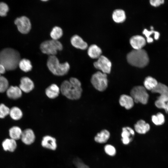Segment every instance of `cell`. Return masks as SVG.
<instances>
[{
  "instance_id": "obj_1",
  "label": "cell",
  "mask_w": 168,
  "mask_h": 168,
  "mask_svg": "<svg viewBox=\"0 0 168 168\" xmlns=\"http://www.w3.org/2000/svg\"><path fill=\"white\" fill-rule=\"evenodd\" d=\"M60 91L63 95L71 100L80 99L82 92L81 83L75 77H71L69 80H64L61 84Z\"/></svg>"
},
{
  "instance_id": "obj_2",
  "label": "cell",
  "mask_w": 168,
  "mask_h": 168,
  "mask_svg": "<svg viewBox=\"0 0 168 168\" xmlns=\"http://www.w3.org/2000/svg\"><path fill=\"white\" fill-rule=\"evenodd\" d=\"M21 60L19 52L11 48H6L0 52V63L6 69L12 70L18 66Z\"/></svg>"
},
{
  "instance_id": "obj_3",
  "label": "cell",
  "mask_w": 168,
  "mask_h": 168,
  "mask_svg": "<svg viewBox=\"0 0 168 168\" xmlns=\"http://www.w3.org/2000/svg\"><path fill=\"white\" fill-rule=\"evenodd\" d=\"M127 58L130 64L139 68L145 67L149 62L147 52L142 49L131 50L127 54Z\"/></svg>"
},
{
  "instance_id": "obj_4",
  "label": "cell",
  "mask_w": 168,
  "mask_h": 168,
  "mask_svg": "<svg viewBox=\"0 0 168 168\" xmlns=\"http://www.w3.org/2000/svg\"><path fill=\"white\" fill-rule=\"evenodd\" d=\"M47 67L54 75L63 76L67 74L69 71L70 66L67 62L60 63L55 55L49 56L47 62Z\"/></svg>"
},
{
  "instance_id": "obj_5",
  "label": "cell",
  "mask_w": 168,
  "mask_h": 168,
  "mask_svg": "<svg viewBox=\"0 0 168 168\" xmlns=\"http://www.w3.org/2000/svg\"><path fill=\"white\" fill-rule=\"evenodd\" d=\"M151 91L152 93H158L160 95L155 102L156 106L165 110L166 103L168 101V87L164 84L158 83Z\"/></svg>"
},
{
  "instance_id": "obj_6",
  "label": "cell",
  "mask_w": 168,
  "mask_h": 168,
  "mask_svg": "<svg viewBox=\"0 0 168 168\" xmlns=\"http://www.w3.org/2000/svg\"><path fill=\"white\" fill-rule=\"evenodd\" d=\"M63 46L58 40H51L44 41L40 44V48L44 54L50 55H55L58 51L62 50Z\"/></svg>"
},
{
  "instance_id": "obj_7",
  "label": "cell",
  "mask_w": 168,
  "mask_h": 168,
  "mask_svg": "<svg viewBox=\"0 0 168 168\" xmlns=\"http://www.w3.org/2000/svg\"><path fill=\"white\" fill-rule=\"evenodd\" d=\"M106 74L98 71L94 74L91 78V82L93 86L100 91L106 89L108 85Z\"/></svg>"
},
{
  "instance_id": "obj_8",
  "label": "cell",
  "mask_w": 168,
  "mask_h": 168,
  "mask_svg": "<svg viewBox=\"0 0 168 168\" xmlns=\"http://www.w3.org/2000/svg\"><path fill=\"white\" fill-rule=\"evenodd\" d=\"M131 96L136 103L146 104L148 100L149 95L146 89L143 86H137L134 87L130 92Z\"/></svg>"
},
{
  "instance_id": "obj_9",
  "label": "cell",
  "mask_w": 168,
  "mask_h": 168,
  "mask_svg": "<svg viewBox=\"0 0 168 168\" xmlns=\"http://www.w3.org/2000/svg\"><path fill=\"white\" fill-rule=\"evenodd\" d=\"M94 65L95 68L101 71L102 72L110 73L111 69V63L106 57L101 55L98 60L94 62Z\"/></svg>"
},
{
  "instance_id": "obj_10",
  "label": "cell",
  "mask_w": 168,
  "mask_h": 168,
  "mask_svg": "<svg viewBox=\"0 0 168 168\" xmlns=\"http://www.w3.org/2000/svg\"><path fill=\"white\" fill-rule=\"evenodd\" d=\"M18 30L23 34L28 33L31 28V24L29 19L23 16L17 18L15 21Z\"/></svg>"
},
{
  "instance_id": "obj_11",
  "label": "cell",
  "mask_w": 168,
  "mask_h": 168,
  "mask_svg": "<svg viewBox=\"0 0 168 168\" xmlns=\"http://www.w3.org/2000/svg\"><path fill=\"white\" fill-rule=\"evenodd\" d=\"M134 134V131L131 128L129 127H123L121 134V141L123 143L124 145L129 144L132 141Z\"/></svg>"
},
{
  "instance_id": "obj_12",
  "label": "cell",
  "mask_w": 168,
  "mask_h": 168,
  "mask_svg": "<svg viewBox=\"0 0 168 168\" xmlns=\"http://www.w3.org/2000/svg\"><path fill=\"white\" fill-rule=\"evenodd\" d=\"M19 88L25 93L30 92L34 87V84L33 81L28 77H23L21 78Z\"/></svg>"
},
{
  "instance_id": "obj_13",
  "label": "cell",
  "mask_w": 168,
  "mask_h": 168,
  "mask_svg": "<svg viewBox=\"0 0 168 168\" xmlns=\"http://www.w3.org/2000/svg\"><path fill=\"white\" fill-rule=\"evenodd\" d=\"M132 46L135 49H142L146 44V40L144 37L140 35H135L130 39Z\"/></svg>"
},
{
  "instance_id": "obj_14",
  "label": "cell",
  "mask_w": 168,
  "mask_h": 168,
  "mask_svg": "<svg viewBox=\"0 0 168 168\" xmlns=\"http://www.w3.org/2000/svg\"><path fill=\"white\" fill-rule=\"evenodd\" d=\"M35 138L33 131L30 128H27L22 131L21 139L24 144L30 145L34 142Z\"/></svg>"
},
{
  "instance_id": "obj_15",
  "label": "cell",
  "mask_w": 168,
  "mask_h": 168,
  "mask_svg": "<svg viewBox=\"0 0 168 168\" xmlns=\"http://www.w3.org/2000/svg\"><path fill=\"white\" fill-rule=\"evenodd\" d=\"M70 42L72 45L75 48L85 50L88 47L87 43L78 35H74L71 38Z\"/></svg>"
},
{
  "instance_id": "obj_16",
  "label": "cell",
  "mask_w": 168,
  "mask_h": 168,
  "mask_svg": "<svg viewBox=\"0 0 168 168\" xmlns=\"http://www.w3.org/2000/svg\"><path fill=\"white\" fill-rule=\"evenodd\" d=\"M60 88L56 84H53L45 89V93L49 98L53 99L57 97L60 92Z\"/></svg>"
},
{
  "instance_id": "obj_17",
  "label": "cell",
  "mask_w": 168,
  "mask_h": 168,
  "mask_svg": "<svg viewBox=\"0 0 168 168\" xmlns=\"http://www.w3.org/2000/svg\"><path fill=\"white\" fill-rule=\"evenodd\" d=\"M6 91L7 96L13 99L20 98L22 94V91L19 87L16 86H11L8 87Z\"/></svg>"
},
{
  "instance_id": "obj_18",
  "label": "cell",
  "mask_w": 168,
  "mask_h": 168,
  "mask_svg": "<svg viewBox=\"0 0 168 168\" xmlns=\"http://www.w3.org/2000/svg\"><path fill=\"white\" fill-rule=\"evenodd\" d=\"M134 128L135 131L140 134H145L150 129L149 124L143 120L138 121L135 124Z\"/></svg>"
},
{
  "instance_id": "obj_19",
  "label": "cell",
  "mask_w": 168,
  "mask_h": 168,
  "mask_svg": "<svg viewBox=\"0 0 168 168\" xmlns=\"http://www.w3.org/2000/svg\"><path fill=\"white\" fill-rule=\"evenodd\" d=\"M134 100L131 96L126 95H122L119 100L120 105L126 109L131 108L134 105Z\"/></svg>"
},
{
  "instance_id": "obj_20",
  "label": "cell",
  "mask_w": 168,
  "mask_h": 168,
  "mask_svg": "<svg viewBox=\"0 0 168 168\" xmlns=\"http://www.w3.org/2000/svg\"><path fill=\"white\" fill-rule=\"evenodd\" d=\"M41 144L43 147L52 150H55L57 147L55 138L49 136L43 138Z\"/></svg>"
},
{
  "instance_id": "obj_21",
  "label": "cell",
  "mask_w": 168,
  "mask_h": 168,
  "mask_svg": "<svg viewBox=\"0 0 168 168\" xmlns=\"http://www.w3.org/2000/svg\"><path fill=\"white\" fill-rule=\"evenodd\" d=\"M110 136V132L106 129H104L97 134L94 138V140L98 143H104L107 142Z\"/></svg>"
},
{
  "instance_id": "obj_22",
  "label": "cell",
  "mask_w": 168,
  "mask_h": 168,
  "mask_svg": "<svg viewBox=\"0 0 168 168\" xmlns=\"http://www.w3.org/2000/svg\"><path fill=\"white\" fill-rule=\"evenodd\" d=\"M2 146L5 151L14 152L17 147L16 141L12 138L5 139L2 142Z\"/></svg>"
},
{
  "instance_id": "obj_23",
  "label": "cell",
  "mask_w": 168,
  "mask_h": 168,
  "mask_svg": "<svg viewBox=\"0 0 168 168\" xmlns=\"http://www.w3.org/2000/svg\"><path fill=\"white\" fill-rule=\"evenodd\" d=\"M87 53L91 58H98L101 55L102 50L96 44H92L89 47Z\"/></svg>"
},
{
  "instance_id": "obj_24",
  "label": "cell",
  "mask_w": 168,
  "mask_h": 168,
  "mask_svg": "<svg viewBox=\"0 0 168 168\" xmlns=\"http://www.w3.org/2000/svg\"><path fill=\"white\" fill-rule=\"evenodd\" d=\"M112 18L114 21L116 22H122L125 21L126 18L125 12L122 9L115 10L113 12Z\"/></svg>"
},
{
  "instance_id": "obj_25",
  "label": "cell",
  "mask_w": 168,
  "mask_h": 168,
  "mask_svg": "<svg viewBox=\"0 0 168 168\" xmlns=\"http://www.w3.org/2000/svg\"><path fill=\"white\" fill-rule=\"evenodd\" d=\"M22 132L20 127L17 126H14L9 129V135L11 138L16 141L21 139Z\"/></svg>"
},
{
  "instance_id": "obj_26",
  "label": "cell",
  "mask_w": 168,
  "mask_h": 168,
  "mask_svg": "<svg viewBox=\"0 0 168 168\" xmlns=\"http://www.w3.org/2000/svg\"><path fill=\"white\" fill-rule=\"evenodd\" d=\"M158 83L154 78L148 76L145 79L144 82V87L146 89L152 91L156 86Z\"/></svg>"
},
{
  "instance_id": "obj_27",
  "label": "cell",
  "mask_w": 168,
  "mask_h": 168,
  "mask_svg": "<svg viewBox=\"0 0 168 168\" xmlns=\"http://www.w3.org/2000/svg\"><path fill=\"white\" fill-rule=\"evenodd\" d=\"M151 30H148L147 29H144L143 32V34L145 35L147 38V41L148 43L152 42L153 39L150 37V36L153 34L155 35V39L157 40L159 39L160 37V33L157 31H155L153 30V27L152 26L151 27Z\"/></svg>"
},
{
  "instance_id": "obj_28",
  "label": "cell",
  "mask_w": 168,
  "mask_h": 168,
  "mask_svg": "<svg viewBox=\"0 0 168 168\" xmlns=\"http://www.w3.org/2000/svg\"><path fill=\"white\" fill-rule=\"evenodd\" d=\"M18 66L21 70L25 72L30 71L32 68L30 61L26 58L20 60L18 64Z\"/></svg>"
},
{
  "instance_id": "obj_29",
  "label": "cell",
  "mask_w": 168,
  "mask_h": 168,
  "mask_svg": "<svg viewBox=\"0 0 168 168\" xmlns=\"http://www.w3.org/2000/svg\"><path fill=\"white\" fill-rule=\"evenodd\" d=\"M9 114L11 118L14 120L20 119L23 115V113L21 110L16 106L12 107L10 109Z\"/></svg>"
},
{
  "instance_id": "obj_30",
  "label": "cell",
  "mask_w": 168,
  "mask_h": 168,
  "mask_svg": "<svg viewBox=\"0 0 168 168\" xmlns=\"http://www.w3.org/2000/svg\"><path fill=\"white\" fill-rule=\"evenodd\" d=\"M63 35V31L62 28L58 26L53 28L50 33V36L52 40H58Z\"/></svg>"
},
{
  "instance_id": "obj_31",
  "label": "cell",
  "mask_w": 168,
  "mask_h": 168,
  "mask_svg": "<svg viewBox=\"0 0 168 168\" xmlns=\"http://www.w3.org/2000/svg\"><path fill=\"white\" fill-rule=\"evenodd\" d=\"M152 120L153 123L156 125H161L165 121L164 115L161 113H158L156 115H153Z\"/></svg>"
},
{
  "instance_id": "obj_32",
  "label": "cell",
  "mask_w": 168,
  "mask_h": 168,
  "mask_svg": "<svg viewBox=\"0 0 168 168\" xmlns=\"http://www.w3.org/2000/svg\"><path fill=\"white\" fill-rule=\"evenodd\" d=\"M9 87V83L7 79L3 76L0 77V92L2 93L7 90Z\"/></svg>"
},
{
  "instance_id": "obj_33",
  "label": "cell",
  "mask_w": 168,
  "mask_h": 168,
  "mask_svg": "<svg viewBox=\"0 0 168 168\" xmlns=\"http://www.w3.org/2000/svg\"><path fill=\"white\" fill-rule=\"evenodd\" d=\"M104 149L105 153L110 156H114L116 154V149L112 145L108 144L105 145L104 147Z\"/></svg>"
},
{
  "instance_id": "obj_34",
  "label": "cell",
  "mask_w": 168,
  "mask_h": 168,
  "mask_svg": "<svg viewBox=\"0 0 168 168\" xmlns=\"http://www.w3.org/2000/svg\"><path fill=\"white\" fill-rule=\"evenodd\" d=\"M10 109L3 104H0V118L3 119L9 114Z\"/></svg>"
},
{
  "instance_id": "obj_35",
  "label": "cell",
  "mask_w": 168,
  "mask_h": 168,
  "mask_svg": "<svg viewBox=\"0 0 168 168\" xmlns=\"http://www.w3.org/2000/svg\"><path fill=\"white\" fill-rule=\"evenodd\" d=\"M8 10V7L6 3L3 2H0V16H6Z\"/></svg>"
},
{
  "instance_id": "obj_36",
  "label": "cell",
  "mask_w": 168,
  "mask_h": 168,
  "mask_svg": "<svg viewBox=\"0 0 168 168\" xmlns=\"http://www.w3.org/2000/svg\"><path fill=\"white\" fill-rule=\"evenodd\" d=\"M73 163L77 168H90L78 158L75 159L73 161Z\"/></svg>"
},
{
  "instance_id": "obj_37",
  "label": "cell",
  "mask_w": 168,
  "mask_h": 168,
  "mask_svg": "<svg viewBox=\"0 0 168 168\" xmlns=\"http://www.w3.org/2000/svg\"><path fill=\"white\" fill-rule=\"evenodd\" d=\"M151 4L154 7H157L164 2V0H151L150 1Z\"/></svg>"
},
{
  "instance_id": "obj_38",
  "label": "cell",
  "mask_w": 168,
  "mask_h": 168,
  "mask_svg": "<svg viewBox=\"0 0 168 168\" xmlns=\"http://www.w3.org/2000/svg\"><path fill=\"white\" fill-rule=\"evenodd\" d=\"M6 69L0 63V77L1 74H3L5 72Z\"/></svg>"
},
{
  "instance_id": "obj_39",
  "label": "cell",
  "mask_w": 168,
  "mask_h": 168,
  "mask_svg": "<svg viewBox=\"0 0 168 168\" xmlns=\"http://www.w3.org/2000/svg\"><path fill=\"white\" fill-rule=\"evenodd\" d=\"M165 111L166 112H168V101L166 103Z\"/></svg>"
}]
</instances>
